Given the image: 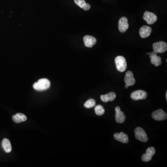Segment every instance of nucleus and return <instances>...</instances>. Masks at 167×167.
<instances>
[{
  "instance_id": "obj_4",
  "label": "nucleus",
  "mask_w": 167,
  "mask_h": 167,
  "mask_svg": "<svg viewBox=\"0 0 167 167\" xmlns=\"http://www.w3.org/2000/svg\"><path fill=\"white\" fill-rule=\"evenodd\" d=\"M124 81L125 83V88H128L129 86H132L136 83V79L134 78L133 73L131 71H128L126 72L125 76Z\"/></svg>"
},
{
  "instance_id": "obj_23",
  "label": "nucleus",
  "mask_w": 167,
  "mask_h": 167,
  "mask_svg": "<svg viewBox=\"0 0 167 167\" xmlns=\"http://www.w3.org/2000/svg\"><path fill=\"white\" fill-rule=\"evenodd\" d=\"M166 100H167V92H166Z\"/></svg>"
},
{
  "instance_id": "obj_13",
  "label": "nucleus",
  "mask_w": 167,
  "mask_h": 167,
  "mask_svg": "<svg viewBox=\"0 0 167 167\" xmlns=\"http://www.w3.org/2000/svg\"><path fill=\"white\" fill-rule=\"evenodd\" d=\"M114 137L116 140L124 144H127L129 142L128 136L123 132L115 133Z\"/></svg>"
},
{
  "instance_id": "obj_11",
  "label": "nucleus",
  "mask_w": 167,
  "mask_h": 167,
  "mask_svg": "<svg viewBox=\"0 0 167 167\" xmlns=\"http://www.w3.org/2000/svg\"><path fill=\"white\" fill-rule=\"evenodd\" d=\"M118 28L121 32L124 33L129 28L128 19L126 17H123L119 20L118 23Z\"/></svg>"
},
{
  "instance_id": "obj_21",
  "label": "nucleus",
  "mask_w": 167,
  "mask_h": 167,
  "mask_svg": "<svg viewBox=\"0 0 167 167\" xmlns=\"http://www.w3.org/2000/svg\"><path fill=\"white\" fill-rule=\"evenodd\" d=\"M74 2L78 6H79L81 8H83L86 2L85 0H74Z\"/></svg>"
},
{
  "instance_id": "obj_18",
  "label": "nucleus",
  "mask_w": 167,
  "mask_h": 167,
  "mask_svg": "<svg viewBox=\"0 0 167 167\" xmlns=\"http://www.w3.org/2000/svg\"><path fill=\"white\" fill-rule=\"evenodd\" d=\"M2 146L3 149L7 153H10L11 151V145L10 140L8 139L5 138L2 140Z\"/></svg>"
},
{
  "instance_id": "obj_3",
  "label": "nucleus",
  "mask_w": 167,
  "mask_h": 167,
  "mask_svg": "<svg viewBox=\"0 0 167 167\" xmlns=\"http://www.w3.org/2000/svg\"><path fill=\"white\" fill-rule=\"evenodd\" d=\"M135 137L137 140L145 143L148 140V137L145 131L141 127H137L135 129Z\"/></svg>"
},
{
  "instance_id": "obj_17",
  "label": "nucleus",
  "mask_w": 167,
  "mask_h": 167,
  "mask_svg": "<svg viewBox=\"0 0 167 167\" xmlns=\"http://www.w3.org/2000/svg\"><path fill=\"white\" fill-rule=\"evenodd\" d=\"M12 119L15 123H20L26 121L27 120V117L23 114L18 113L12 117Z\"/></svg>"
},
{
  "instance_id": "obj_10",
  "label": "nucleus",
  "mask_w": 167,
  "mask_h": 167,
  "mask_svg": "<svg viewBox=\"0 0 167 167\" xmlns=\"http://www.w3.org/2000/svg\"><path fill=\"white\" fill-rule=\"evenodd\" d=\"M143 18L149 24H153L157 19L156 14L148 11H146L144 13Z\"/></svg>"
},
{
  "instance_id": "obj_20",
  "label": "nucleus",
  "mask_w": 167,
  "mask_h": 167,
  "mask_svg": "<svg viewBox=\"0 0 167 167\" xmlns=\"http://www.w3.org/2000/svg\"><path fill=\"white\" fill-rule=\"evenodd\" d=\"M96 105V101L93 99H89L84 104V106L86 108H91Z\"/></svg>"
},
{
  "instance_id": "obj_5",
  "label": "nucleus",
  "mask_w": 167,
  "mask_h": 167,
  "mask_svg": "<svg viewBox=\"0 0 167 167\" xmlns=\"http://www.w3.org/2000/svg\"><path fill=\"white\" fill-rule=\"evenodd\" d=\"M147 93L143 90H137L131 93L130 97L134 100H142L146 98Z\"/></svg>"
},
{
  "instance_id": "obj_1",
  "label": "nucleus",
  "mask_w": 167,
  "mask_h": 167,
  "mask_svg": "<svg viewBox=\"0 0 167 167\" xmlns=\"http://www.w3.org/2000/svg\"><path fill=\"white\" fill-rule=\"evenodd\" d=\"M50 86V81L46 78L40 79L33 85L34 88L38 91H45L49 89Z\"/></svg>"
},
{
  "instance_id": "obj_22",
  "label": "nucleus",
  "mask_w": 167,
  "mask_h": 167,
  "mask_svg": "<svg viewBox=\"0 0 167 167\" xmlns=\"http://www.w3.org/2000/svg\"><path fill=\"white\" fill-rule=\"evenodd\" d=\"M90 8H91V6H90V4L86 3L82 9H84L85 10H90Z\"/></svg>"
},
{
  "instance_id": "obj_14",
  "label": "nucleus",
  "mask_w": 167,
  "mask_h": 167,
  "mask_svg": "<svg viewBox=\"0 0 167 167\" xmlns=\"http://www.w3.org/2000/svg\"><path fill=\"white\" fill-rule=\"evenodd\" d=\"M84 42L85 46L92 47L97 42L96 39L95 37L90 35H86L84 37Z\"/></svg>"
},
{
  "instance_id": "obj_2",
  "label": "nucleus",
  "mask_w": 167,
  "mask_h": 167,
  "mask_svg": "<svg viewBox=\"0 0 167 167\" xmlns=\"http://www.w3.org/2000/svg\"><path fill=\"white\" fill-rule=\"evenodd\" d=\"M116 65L117 70L120 72H124L127 68V62L125 57L122 56H118L116 58Z\"/></svg>"
},
{
  "instance_id": "obj_7",
  "label": "nucleus",
  "mask_w": 167,
  "mask_h": 167,
  "mask_svg": "<svg viewBox=\"0 0 167 167\" xmlns=\"http://www.w3.org/2000/svg\"><path fill=\"white\" fill-rule=\"evenodd\" d=\"M153 50L157 53H163L167 51V43L164 42L154 43L153 44Z\"/></svg>"
},
{
  "instance_id": "obj_12",
  "label": "nucleus",
  "mask_w": 167,
  "mask_h": 167,
  "mask_svg": "<svg viewBox=\"0 0 167 167\" xmlns=\"http://www.w3.org/2000/svg\"><path fill=\"white\" fill-rule=\"evenodd\" d=\"M149 57L152 64L156 66H159L161 64V60L160 57L157 56V53L155 52H151L149 54Z\"/></svg>"
},
{
  "instance_id": "obj_19",
  "label": "nucleus",
  "mask_w": 167,
  "mask_h": 167,
  "mask_svg": "<svg viewBox=\"0 0 167 167\" xmlns=\"http://www.w3.org/2000/svg\"><path fill=\"white\" fill-rule=\"evenodd\" d=\"M94 110L95 113L98 116L103 115L105 113L104 107L101 105H97L96 106Z\"/></svg>"
},
{
  "instance_id": "obj_8",
  "label": "nucleus",
  "mask_w": 167,
  "mask_h": 167,
  "mask_svg": "<svg viewBox=\"0 0 167 167\" xmlns=\"http://www.w3.org/2000/svg\"><path fill=\"white\" fill-rule=\"evenodd\" d=\"M156 153V149L153 147L148 148L146 151V153L142 156V160L143 161L147 162L152 159V157Z\"/></svg>"
},
{
  "instance_id": "obj_9",
  "label": "nucleus",
  "mask_w": 167,
  "mask_h": 167,
  "mask_svg": "<svg viewBox=\"0 0 167 167\" xmlns=\"http://www.w3.org/2000/svg\"><path fill=\"white\" fill-rule=\"evenodd\" d=\"M115 111L116 121L119 124H122L124 123L125 120V116L123 111H121L120 107L117 106L115 108Z\"/></svg>"
},
{
  "instance_id": "obj_15",
  "label": "nucleus",
  "mask_w": 167,
  "mask_h": 167,
  "mask_svg": "<svg viewBox=\"0 0 167 167\" xmlns=\"http://www.w3.org/2000/svg\"><path fill=\"white\" fill-rule=\"evenodd\" d=\"M152 29L151 27L147 26H142L139 31V34L142 38H145L149 37L151 34Z\"/></svg>"
},
{
  "instance_id": "obj_6",
  "label": "nucleus",
  "mask_w": 167,
  "mask_h": 167,
  "mask_svg": "<svg viewBox=\"0 0 167 167\" xmlns=\"http://www.w3.org/2000/svg\"><path fill=\"white\" fill-rule=\"evenodd\" d=\"M152 118L157 121H163L167 118V115L162 109L155 110L152 113Z\"/></svg>"
},
{
  "instance_id": "obj_16",
  "label": "nucleus",
  "mask_w": 167,
  "mask_h": 167,
  "mask_svg": "<svg viewBox=\"0 0 167 167\" xmlns=\"http://www.w3.org/2000/svg\"><path fill=\"white\" fill-rule=\"evenodd\" d=\"M116 97V94L114 92H110L105 95H102L100 96L101 100L104 102L113 101L115 99Z\"/></svg>"
}]
</instances>
